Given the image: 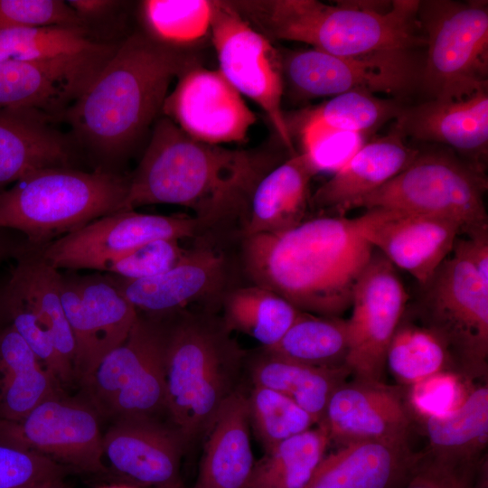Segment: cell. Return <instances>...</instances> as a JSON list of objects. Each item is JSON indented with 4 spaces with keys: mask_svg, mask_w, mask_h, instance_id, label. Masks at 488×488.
I'll list each match as a JSON object with an SVG mask.
<instances>
[{
    "mask_svg": "<svg viewBox=\"0 0 488 488\" xmlns=\"http://www.w3.org/2000/svg\"><path fill=\"white\" fill-rule=\"evenodd\" d=\"M283 161V155L273 148L230 149L201 142L163 116L127 177L120 211L180 205L213 231L240 237L256 186Z\"/></svg>",
    "mask_w": 488,
    "mask_h": 488,
    "instance_id": "cell-1",
    "label": "cell"
},
{
    "mask_svg": "<svg viewBox=\"0 0 488 488\" xmlns=\"http://www.w3.org/2000/svg\"><path fill=\"white\" fill-rule=\"evenodd\" d=\"M239 251L249 284L278 294L302 312L339 316L351 306L373 248L354 219L322 215L282 232L242 237Z\"/></svg>",
    "mask_w": 488,
    "mask_h": 488,
    "instance_id": "cell-2",
    "label": "cell"
},
{
    "mask_svg": "<svg viewBox=\"0 0 488 488\" xmlns=\"http://www.w3.org/2000/svg\"><path fill=\"white\" fill-rule=\"evenodd\" d=\"M196 65L185 49L134 33L116 47L63 117L96 155L118 158L159 118L171 82Z\"/></svg>",
    "mask_w": 488,
    "mask_h": 488,
    "instance_id": "cell-3",
    "label": "cell"
},
{
    "mask_svg": "<svg viewBox=\"0 0 488 488\" xmlns=\"http://www.w3.org/2000/svg\"><path fill=\"white\" fill-rule=\"evenodd\" d=\"M228 2L267 39L301 42L336 56L364 57L426 46L418 0Z\"/></svg>",
    "mask_w": 488,
    "mask_h": 488,
    "instance_id": "cell-4",
    "label": "cell"
},
{
    "mask_svg": "<svg viewBox=\"0 0 488 488\" xmlns=\"http://www.w3.org/2000/svg\"><path fill=\"white\" fill-rule=\"evenodd\" d=\"M217 313L188 309L163 316L167 414L187 446L204 436L240 386L246 365V352Z\"/></svg>",
    "mask_w": 488,
    "mask_h": 488,
    "instance_id": "cell-5",
    "label": "cell"
},
{
    "mask_svg": "<svg viewBox=\"0 0 488 488\" xmlns=\"http://www.w3.org/2000/svg\"><path fill=\"white\" fill-rule=\"evenodd\" d=\"M127 177L98 168L51 167L29 174L0 192V228L22 234L42 249L89 222L120 211Z\"/></svg>",
    "mask_w": 488,
    "mask_h": 488,
    "instance_id": "cell-6",
    "label": "cell"
},
{
    "mask_svg": "<svg viewBox=\"0 0 488 488\" xmlns=\"http://www.w3.org/2000/svg\"><path fill=\"white\" fill-rule=\"evenodd\" d=\"M418 320L445 343L455 373L472 381L488 374V279L469 258L463 239L423 286Z\"/></svg>",
    "mask_w": 488,
    "mask_h": 488,
    "instance_id": "cell-7",
    "label": "cell"
},
{
    "mask_svg": "<svg viewBox=\"0 0 488 488\" xmlns=\"http://www.w3.org/2000/svg\"><path fill=\"white\" fill-rule=\"evenodd\" d=\"M483 169L450 149L418 152L400 173L360 200L355 208L394 209L448 218L462 233L488 230ZM354 208V209H355Z\"/></svg>",
    "mask_w": 488,
    "mask_h": 488,
    "instance_id": "cell-8",
    "label": "cell"
},
{
    "mask_svg": "<svg viewBox=\"0 0 488 488\" xmlns=\"http://www.w3.org/2000/svg\"><path fill=\"white\" fill-rule=\"evenodd\" d=\"M418 19L427 50L419 85L429 99H461L487 89V1H419Z\"/></svg>",
    "mask_w": 488,
    "mask_h": 488,
    "instance_id": "cell-9",
    "label": "cell"
},
{
    "mask_svg": "<svg viewBox=\"0 0 488 488\" xmlns=\"http://www.w3.org/2000/svg\"><path fill=\"white\" fill-rule=\"evenodd\" d=\"M165 347L164 318L137 312L127 338L82 381L98 413L114 420L167 413Z\"/></svg>",
    "mask_w": 488,
    "mask_h": 488,
    "instance_id": "cell-10",
    "label": "cell"
},
{
    "mask_svg": "<svg viewBox=\"0 0 488 488\" xmlns=\"http://www.w3.org/2000/svg\"><path fill=\"white\" fill-rule=\"evenodd\" d=\"M239 241L210 234L192 240L185 256L160 275L138 280L108 275L138 313L163 317L188 309L218 312L228 292L243 284Z\"/></svg>",
    "mask_w": 488,
    "mask_h": 488,
    "instance_id": "cell-11",
    "label": "cell"
},
{
    "mask_svg": "<svg viewBox=\"0 0 488 488\" xmlns=\"http://www.w3.org/2000/svg\"><path fill=\"white\" fill-rule=\"evenodd\" d=\"M281 62L284 82L299 99L352 90L404 96L420 84L423 66L416 51L341 57L314 48L281 54Z\"/></svg>",
    "mask_w": 488,
    "mask_h": 488,
    "instance_id": "cell-12",
    "label": "cell"
},
{
    "mask_svg": "<svg viewBox=\"0 0 488 488\" xmlns=\"http://www.w3.org/2000/svg\"><path fill=\"white\" fill-rule=\"evenodd\" d=\"M210 33L221 73L241 95L252 99L264 111L281 143L291 155L296 154L282 109L281 53L228 1H212Z\"/></svg>",
    "mask_w": 488,
    "mask_h": 488,
    "instance_id": "cell-13",
    "label": "cell"
},
{
    "mask_svg": "<svg viewBox=\"0 0 488 488\" xmlns=\"http://www.w3.org/2000/svg\"><path fill=\"white\" fill-rule=\"evenodd\" d=\"M218 234L193 215H160L118 211L100 217L39 249L42 258L61 270L94 268L101 262L145 243Z\"/></svg>",
    "mask_w": 488,
    "mask_h": 488,
    "instance_id": "cell-14",
    "label": "cell"
},
{
    "mask_svg": "<svg viewBox=\"0 0 488 488\" xmlns=\"http://www.w3.org/2000/svg\"><path fill=\"white\" fill-rule=\"evenodd\" d=\"M408 299L394 266L373 249L355 283L352 314L346 320L349 352L345 365L355 380L382 382L387 350Z\"/></svg>",
    "mask_w": 488,
    "mask_h": 488,
    "instance_id": "cell-15",
    "label": "cell"
},
{
    "mask_svg": "<svg viewBox=\"0 0 488 488\" xmlns=\"http://www.w3.org/2000/svg\"><path fill=\"white\" fill-rule=\"evenodd\" d=\"M99 414L89 401L51 397L17 420H0V443L78 471L105 472Z\"/></svg>",
    "mask_w": 488,
    "mask_h": 488,
    "instance_id": "cell-16",
    "label": "cell"
},
{
    "mask_svg": "<svg viewBox=\"0 0 488 488\" xmlns=\"http://www.w3.org/2000/svg\"><path fill=\"white\" fill-rule=\"evenodd\" d=\"M61 297L74 339L75 379L82 382L127 338L137 311L106 273L61 271Z\"/></svg>",
    "mask_w": 488,
    "mask_h": 488,
    "instance_id": "cell-17",
    "label": "cell"
},
{
    "mask_svg": "<svg viewBox=\"0 0 488 488\" xmlns=\"http://www.w3.org/2000/svg\"><path fill=\"white\" fill-rule=\"evenodd\" d=\"M162 113L191 137L221 145L242 143L257 117L221 71L196 65L179 77Z\"/></svg>",
    "mask_w": 488,
    "mask_h": 488,
    "instance_id": "cell-18",
    "label": "cell"
},
{
    "mask_svg": "<svg viewBox=\"0 0 488 488\" xmlns=\"http://www.w3.org/2000/svg\"><path fill=\"white\" fill-rule=\"evenodd\" d=\"M354 221L373 249L422 286L450 255L462 234L461 225L454 220L394 209H369Z\"/></svg>",
    "mask_w": 488,
    "mask_h": 488,
    "instance_id": "cell-19",
    "label": "cell"
},
{
    "mask_svg": "<svg viewBox=\"0 0 488 488\" xmlns=\"http://www.w3.org/2000/svg\"><path fill=\"white\" fill-rule=\"evenodd\" d=\"M115 49L107 44L80 55L0 62V108L27 110L50 119L63 116Z\"/></svg>",
    "mask_w": 488,
    "mask_h": 488,
    "instance_id": "cell-20",
    "label": "cell"
},
{
    "mask_svg": "<svg viewBox=\"0 0 488 488\" xmlns=\"http://www.w3.org/2000/svg\"><path fill=\"white\" fill-rule=\"evenodd\" d=\"M187 445L159 419H118L102 437L103 462L121 483L141 488H183L181 462Z\"/></svg>",
    "mask_w": 488,
    "mask_h": 488,
    "instance_id": "cell-21",
    "label": "cell"
},
{
    "mask_svg": "<svg viewBox=\"0 0 488 488\" xmlns=\"http://www.w3.org/2000/svg\"><path fill=\"white\" fill-rule=\"evenodd\" d=\"M414 414L398 387L365 381L344 382L331 396L322 425L330 443L408 440Z\"/></svg>",
    "mask_w": 488,
    "mask_h": 488,
    "instance_id": "cell-22",
    "label": "cell"
},
{
    "mask_svg": "<svg viewBox=\"0 0 488 488\" xmlns=\"http://www.w3.org/2000/svg\"><path fill=\"white\" fill-rule=\"evenodd\" d=\"M391 130L404 138L444 145L483 169L488 152V90L461 99L403 106Z\"/></svg>",
    "mask_w": 488,
    "mask_h": 488,
    "instance_id": "cell-23",
    "label": "cell"
},
{
    "mask_svg": "<svg viewBox=\"0 0 488 488\" xmlns=\"http://www.w3.org/2000/svg\"><path fill=\"white\" fill-rule=\"evenodd\" d=\"M422 456L408 440L351 443L324 455L305 488H402Z\"/></svg>",
    "mask_w": 488,
    "mask_h": 488,
    "instance_id": "cell-24",
    "label": "cell"
},
{
    "mask_svg": "<svg viewBox=\"0 0 488 488\" xmlns=\"http://www.w3.org/2000/svg\"><path fill=\"white\" fill-rule=\"evenodd\" d=\"M405 138L391 130L365 143L311 195L310 205L321 211L343 214L355 208L363 197L379 189L417 156L419 150L408 146Z\"/></svg>",
    "mask_w": 488,
    "mask_h": 488,
    "instance_id": "cell-25",
    "label": "cell"
},
{
    "mask_svg": "<svg viewBox=\"0 0 488 488\" xmlns=\"http://www.w3.org/2000/svg\"><path fill=\"white\" fill-rule=\"evenodd\" d=\"M203 438V452L192 488H249L256 460L243 387L239 386L223 403Z\"/></svg>",
    "mask_w": 488,
    "mask_h": 488,
    "instance_id": "cell-26",
    "label": "cell"
},
{
    "mask_svg": "<svg viewBox=\"0 0 488 488\" xmlns=\"http://www.w3.org/2000/svg\"><path fill=\"white\" fill-rule=\"evenodd\" d=\"M50 120L27 110L0 108V192L33 172L73 167L71 145Z\"/></svg>",
    "mask_w": 488,
    "mask_h": 488,
    "instance_id": "cell-27",
    "label": "cell"
},
{
    "mask_svg": "<svg viewBox=\"0 0 488 488\" xmlns=\"http://www.w3.org/2000/svg\"><path fill=\"white\" fill-rule=\"evenodd\" d=\"M316 171L304 153H296L270 170L250 199L240 238L290 230L305 220L310 183Z\"/></svg>",
    "mask_w": 488,
    "mask_h": 488,
    "instance_id": "cell-28",
    "label": "cell"
},
{
    "mask_svg": "<svg viewBox=\"0 0 488 488\" xmlns=\"http://www.w3.org/2000/svg\"><path fill=\"white\" fill-rule=\"evenodd\" d=\"M251 385L282 393L305 410L318 425L334 390L351 375L347 366L326 368L290 361L260 348L247 357Z\"/></svg>",
    "mask_w": 488,
    "mask_h": 488,
    "instance_id": "cell-29",
    "label": "cell"
},
{
    "mask_svg": "<svg viewBox=\"0 0 488 488\" xmlns=\"http://www.w3.org/2000/svg\"><path fill=\"white\" fill-rule=\"evenodd\" d=\"M59 382L10 325L0 328V420H17L60 394Z\"/></svg>",
    "mask_w": 488,
    "mask_h": 488,
    "instance_id": "cell-30",
    "label": "cell"
},
{
    "mask_svg": "<svg viewBox=\"0 0 488 488\" xmlns=\"http://www.w3.org/2000/svg\"><path fill=\"white\" fill-rule=\"evenodd\" d=\"M14 260L6 284L48 327L57 352L74 372L75 344L61 297V270L30 246Z\"/></svg>",
    "mask_w": 488,
    "mask_h": 488,
    "instance_id": "cell-31",
    "label": "cell"
},
{
    "mask_svg": "<svg viewBox=\"0 0 488 488\" xmlns=\"http://www.w3.org/2000/svg\"><path fill=\"white\" fill-rule=\"evenodd\" d=\"M420 418L428 437L429 455L455 462L481 459L488 443L487 382L468 390L462 402L447 413Z\"/></svg>",
    "mask_w": 488,
    "mask_h": 488,
    "instance_id": "cell-32",
    "label": "cell"
},
{
    "mask_svg": "<svg viewBox=\"0 0 488 488\" xmlns=\"http://www.w3.org/2000/svg\"><path fill=\"white\" fill-rule=\"evenodd\" d=\"M221 320L230 332L258 341L262 348L276 345L303 313L278 294L253 284L240 285L221 302Z\"/></svg>",
    "mask_w": 488,
    "mask_h": 488,
    "instance_id": "cell-33",
    "label": "cell"
},
{
    "mask_svg": "<svg viewBox=\"0 0 488 488\" xmlns=\"http://www.w3.org/2000/svg\"><path fill=\"white\" fill-rule=\"evenodd\" d=\"M316 426L264 452L249 488H305L330 445L324 427Z\"/></svg>",
    "mask_w": 488,
    "mask_h": 488,
    "instance_id": "cell-34",
    "label": "cell"
},
{
    "mask_svg": "<svg viewBox=\"0 0 488 488\" xmlns=\"http://www.w3.org/2000/svg\"><path fill=\"white\" fill-rule=\"evenodd\" d=\"M262 349L277 356L312 366H346L349 352L347 321L339 316L303 312L276 345Z\"/></svg>",
    "mask_w": 488,
    "mask_h": 488,
    "instance_id": "cell-35",
    "label": "cell"
},
{
    "mask_svg": "<svg viewBox=\"0 0 488 488\" xmlns=\"http://www.w3.org/2000/svg\"><path fill=\"white\" fill-rule=\"evenodd\" d=\"M386 366L408 387L442 371L454 372L443 341L421 322L415 324L404 315L389 344Z\"/></svg>",
    "mask_w": 488,
    "mask_h": 488,
    "instance_id": "cell-36",
    "label": "cell"
},
{
    "mask_svg": "<svg viewBox=\"0 0 488 488\" xmlns=\"http://www.w3.org/2000/svg\"><path fill=\"white\" fill-rule=\"evenodd\" d=\"M106 45L89 38L85 27L6 29L0 31V62L80 55L96 52Z\"/></svg>",
    "mask_w": 488,
    "mask_h": 488,
    "instance_id": "cell-37",
    "label": "cell"
},
{
    "mask_svg": "<svg viewBox=\"0 0 488 488\" xmlns=\"http://www.w3.org/2000/svg\"><path fill=\"white\" fill-rule=\"evenodd\" d=\"M402 107L397 99H381L365 90H352L333 96L308 110L302 123L365 136L395 119Z\"/></svg>",
    "mask_w": 488,
    "mask_h": 488,
    "instance_id": "cell-38",
    "label": "cell"
},
{
    "mask_svg": "<svg viewBox=\"0 0 488 488\" xmlns=\"http://www.w3.org/2000/svg\"><path fill=\"white\" fill-rule=\"evenodd\" d=\"M141 13L148 35L185 49L211 32L212 1L146 0L141 3Z\"/></svg>",
    "mask_w": 488,
    "mask_h": 488,
    "instance_id": "cell-39",
    "label": "cell"
},
{
    "mask_svg": "<svg viewBox=\"0 0 488 488\" xmlns=\"http://www.w3.org/2000/svg\"><path fill=\"white\" fill-rule=\"evenodd\" d=\"M247 398L250 427L264 452L316 425L305 410L274 389L252 385Z\"/></svg>",
    "mask_w": 488,
    "mask_h": 488,
    "instance_id": "cell-40",
    "label": "cell"
},
{
    "mask_svg": "<svg viewBox=\"0 0 488 488\" xmlns=\"http://www.w3.org/2000/svg\"><path fill=\"white\" fill-rule=\"evenodd\" d=\"M181 241L174 239L154 240L107 259L94 270L127 280L152 277L169 270L185 256L190 246L184 247Z\"/></svg>",
    "mask_w": 488,
    "mask_h": 488,
    "instance_id": "cell-41",
    "label": "cell"
},
{
    "mask_svg": "<svg viewBox=\"0 0 488 488\" xmlns=\"http://www.w3.org/2000/svg\"><path fill=\"white\" fill-rule=\"evenodd\" d=\"M402 488H488L487 455L474 462H455L426 451Z\"/></svg>",
    "mask_w": 488,
    "mask_h": 488,
    "instance_id": "cell-42",
    "label": "cell"
},
{
    "mask_svg": "<svg viewBox=\"0 0 488 488\" xmlns=\"http://www.w3.org/2000/svg\"><path fill=\"white\" fill-rule=\"evenodd\" d=\"M300 135L302 153L316 173H335L365 144L361 135L312 123H301Z\"/></svg>",
    "mask_w": 488,
    "mask_h": 488,
    "instance_id": "cell-43",
    "label": "cell"
},
{
    "mask_svg": "<svg viewBox=\"0 0 488 488\" xmlns=\"http://www.w3.org/2000/svg\"><path fill=\"white\" fill-rule=\"evenodd\" d=\"M53 26L85 27V23L61 0H0V31Z\"/></svg>",
    "mask_w": 488,
    "mask_h": 488,
    "instance_id": "cell-44",
    "label": "cell"
},
{
    "mask_svg": "<svg viewBox=\"0 0 488 488\" xmlns=\"http://www.w3.org/2000/svg\"><path fill=\"white\" fill-rule=\"evenodd\" d=\"M67 469L38 453L0 443V488H24L63 478Z\"/></svg>",
    "mask_w": 488,
    "mask_h": 488,
    "instance_id": "cell-45",
    "label": "cell"
},
{
    "mask_svg": "<svg viewBox=\"0 0 488 488\" xmlns=\"http://www.w3.org/2000/svg\"><path fill=\"white\" fill-rule=\"evenodd\" d=\"M461 379L453 371H442L410 386L407 399L413 414L419 418L443 415L456 408L467 393Z\"/></svg>",
    "mask_w": 488,
    "mask_h": 488,
    "instance_id": "cell-46",
    "label": "cell"
},
{
    "mask_svg": "<svg viewBox=\"0 0 488 488\" xmlns=\"http://www.w3.org/2000/svg\"><path fill=\"white\" fill-rule=\"evenodd\" d=\"M67 3L84 23L88 18L105 14L118 5L117 1L110 0H70Z\"/></svg>",
    "mask_w": 488,
    "mask_h": 488,
    "instance_id": "cell-47",
    "label": "cell"
},
{
    "mask_svg": "<svg viewBox=\"0 0 488 488\" xmlns=\"http://www.w3.org/2000/svg\"><path fill=\"white\" fill-rule=\"evenodd\" d=\"M28 247L22 234L0 228V263L9 258L15 259Z\"/></svg>",
    "mask_w": 488,
    "mask_h": 488,
    "instance_id": "cell-48",
    "label": "cell"
},
{
    "mask_svg": "<svg viewBox=\"0 0 488 488\" xmlns=\"http://www.w3.org/2000/svg\"><path fill=\"white\" fill-rule=\"evenodd\" d=\"M24 488H67V484L63 481V478H58L33 484Z\"/></svg>",
    "mask_w": 488,
    "mask_h": 488,
    "instance_id": "cell-49",
    "label": "cell"
},
{
    "mask_svg": "<svg viewBox=\"0 0 488 488\" xmlns=\"http://www.w3.org/2000/svg\"><path fill=\"white\" fill-rule=\"evenodd\" d=\"M100 488H141V487L134 486L127 483H114L110 485H105Z\"/></svg>",
    "mask_w": 488,
    "mask_h": 488,
    "instance_id": "cell-50",
    "label": "cell"
},
{
    "mask_svg": "<svg viewBox=\"0 0 488 488\" xmlns=\"http://www.w3.org/2000/svg\"><path fill=\"white\" fill-rule=\"evenodd\" d=\"M2 288H3V286H0V318L4 317L3 305H2Z\"/></svg>",
    "mask_w": 488,
    "mask_h": 488,
    "instance_id": "cell-51",
    "label": "cell"
}]
</instances>
